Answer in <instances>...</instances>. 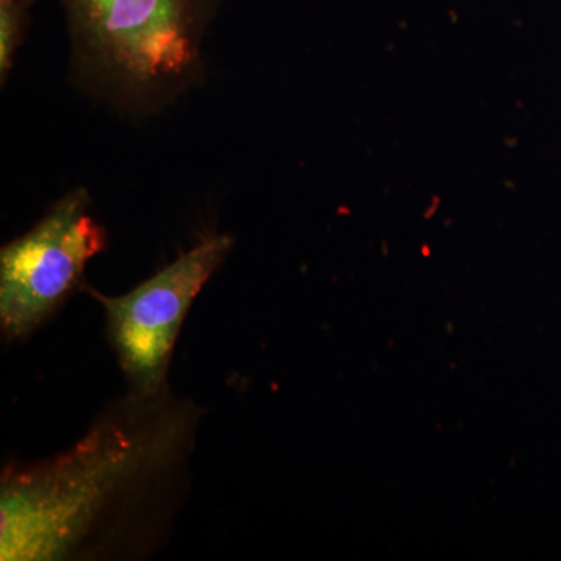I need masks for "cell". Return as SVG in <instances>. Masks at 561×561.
<instances>
[{
    "mask_svg": "<svg viewBox=\"0 0 561 561\" xmlns=\"http://www.w3.org/2000/svg\"><path fill=\"white\" fill-rule=\"evenodd\" d=\"M232 245L227 234L205 239L121 297L88 287L105 311L106 334L133 393L154 394L169 387L172 353L187 311Z\"/></svg>",
    "mask_w": 561,
    "mask_h": 561,
    "instance_id": "cell-4",
    "label": "cell"
},
{
    "mask_svg": "<svg viewBox=\"0 0 561 561\" xmlns=\"http://www.w3.org/2000/svg\"><path fill=\"white\" fill-rule=\"evenodd\" d=\"M205 409L165 387L130 393L66 451L9 465L0 560L124 559L154 548L186 494Z\"/></svg>",
    "mask_w": 561,
    "mask_h": 561,
    "instance_id": "cell-1",
    "label": "cell"
},
{
    "mask_svg": "<svg viewBox=\"0 0 561 561\" xmlns=\"http://www.w3.org/2000/svg\"><path fill=\"white\" fill-rule=\"evenodd\" d=\"M84 187L68 192L46 216L0 251V328L7 341L31 337L83 284L88 262L106 249Z\"/></svg>",
    "mask_w": 561,
    "mask_h": 561,
    "instance_id": "cell-3",
    "label": "cell"
},
{
    "mask_svg": "<svg viewBox=\"0 0 561 561\" xmlns=\"http://www.w3.org/2000/svg\"><path fill=\"white\" fill-rule=\"evenodd\" d=\"M33 0H0V79H9L24 39Z\"/></svg>",
    "mask_w": 561,
    "mask_h": 561,
    "instance_id": "cell-5",
    "label": "cell"
},
{
    "mask_svg": "<svg viewBox=\"0 0 561 561\" xmlns=\"http://www.w3.org/2000/svg\"><path fill=\"white\" fill-rule=\"evenodd\" d=\"M73 68L125 108H157L202 72V41L219 0H62Z\"/></svg>",
    "mask_w": 561,
    "mask_h": 561,
    "instance_id": "cell-2",
    "label": "cell"
}]
</instances>
